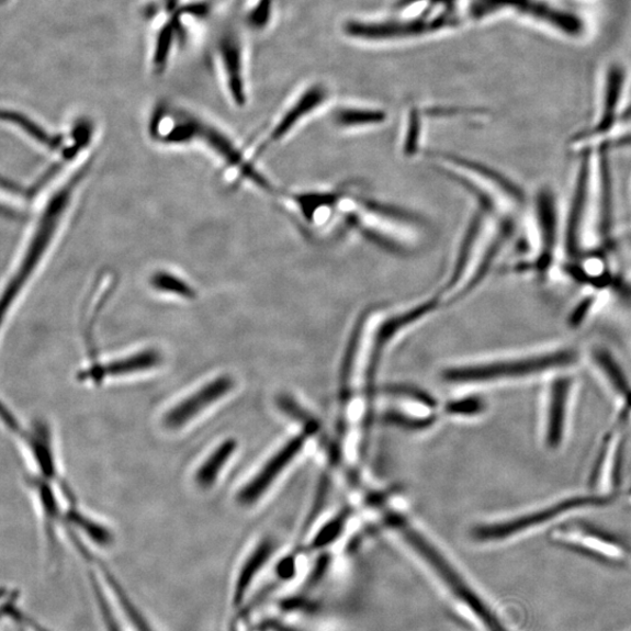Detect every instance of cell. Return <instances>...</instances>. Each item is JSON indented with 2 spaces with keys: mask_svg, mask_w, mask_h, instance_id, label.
I'll use <instances>...</instances> for the list:
<instances>
[{
  "mask_svg": "<svg viewBox=\"0 0 631 631\" xmlns=\"http://www.w3.org/2000/svg\"><path fill=\"white\" fill-rule=\"evenodd\" d=\"M238 441L228 438L213 446L209 453L196 464L192 473V482L198 491L209 493L219 483L225 469L234 454L237 453Z\"/></svg>",
  "mask_w": 631,
  "mask_h": 631,
  "instance_id": "484cf974",
  "label": "cell"
},
{
  "mask_svg": "<svg viewBox=\"0 0 631 631\" xmlns=\"http://www.w3.org/2000/svg\"><path fill=\"white\" fill-rule=\"evenodd\" d=\"M3 420L12 435L20 439L26 448L32 462L37 469V475L61 486L68 492L61 481L56 442L53 430L47 421L34 420L24 425L14 416V413L3 404Z\"/></svg>",
  "mask_w": 631,
  "mask_h": 631,
  "instance_id": "d6986e66",
  "label": "cell"
},
{
  "mask_svg": "<svg viewBox=\"0 0 631 631\" xmlns=\"http://www.w3.org/2000/svg\"><path fill=\"white\" fill-rule=\"evenodd\" d=\"M278 404L284 413L290 414L291 417L303 422L306 428H308L311 435L317 430V422L312 419L308 413L303 410L292 398H290V396H280Z\"/></svg>",
  "mask_w": 631,
  "mask_h": 631,
  "instance_id": "ab89813d",
  "label": "cell"
},
{
  "mask_svg": "<svg viewBox=\"0 0 631 631\" xmlns=\"http://www.w3.org/2000/svg\"><path fill=\"white\" fill-rule=\"evenodd\" d=\"M3 121L33 142L38 143L40 146L52 151L65 150L67 153L61 135L49 132L46 126L27 114L9 108V110L3 111Z\"/></svg>",
  "mask_w": 631,
  "mask_h": 631,
  "instance_id": "4dcf8cb0",
  "label": "cell"
},
{
  "mask_svg": "<svg viewBox=\"0 0 631 631\" xmlns=\"http://www.w3.org/2000/svg\"><path fill=\"white\" fill-rule=\"evenodd\" d=\"M589 365L616 406V417L631 422V374L608 347L597 345L587 352Z\"/></svg>",
  "mask_w": 631,
  "mask_h": 631,
  "instance_id": "44dd1931",
  "label": "cell"
},
{
  "mask_svg": "<svg viewBox=\"0 0 631 631\" xmlns=\"http://www.w3.org/2000/svg\"><path fill=\"white\" fill-rule=\"evenodd\" d=\"M330 99V90L323 83H312L302 89L282 108L280 114L249 151L250 156L258 160L267 151L292 137L318 114Z\"/></svg>",
  "mask_w": 631,
  "mask_h": 631,
  "instance_id": "5bb4252c",
  "label": "cell"
},
{
  "mask_svg": "<svg viewBox=\"0 0 631 631\" xmlns=\"http://www.w3.org/2000/svg\"><path fill=\"white\" fill-rule=\"evenodd\" d=\"M69 542L74 544L86 565L97 571L129 631H158L146 615V611L142 609L129 590L120 582L112 568L102 561V557L82 542L79 537H71Z\"/></svg>",
  "mask_w": 631,
  "mask_h": 631,
  "instance_id": "ffe728a7",
  "label": "cell"
},
{
  "mask_svg": "<svg viewBox=\"0 0 631 631\" xmlns=\"http://www.w3.org/2000/svg\"><path fill=\"white\" fill-rule=\"evenodd\" d=\"M518 239L521 259L514 266V273L544 278L563 262L564 219L551 188L542 187L531 198L530 213Z\"/></svg>",
  "mask_w": 631,
  "mask_h": 631,
  "instance_id": "30bf717a",
  "label": "cell"
},
{
  "mask_svg": "<svg viewBox=\"0 0 631 631\" xmlns=\"http://www.w3.org/2000/svg\"><path fill=\"white\" fill-rule=\"evenodd\" d=\"M565 228L568 260L609 252L612 230V185L608 151L591 150L579 155Z\"/></svg>",
  "mask_w": 631,
  "mask_h": 631,
  "instance_id": "6da1fadb",
  "label": "cell"
},
{
  "mask_svg": "<svg viewBox=\"0 0 631 631\" xmlns=\"http://www.w3.org/2000/svg\"><path fill=\"white\" fill-rule=\"evenodd\" d=\"M388 526L398 531L406 543L422 559L458 616L474 631L491 629L499 618L498 607L467 578L435 545L414 530L408 521L395 514L387 517Z\"/></svg>",
  "mask_w": 631,
  "mask_h": 631,
  "instance_id": "52a82bcc",
  "label": "cell"
},
{
  "mask_svg": "<svg viewBox=\"0 0 631 631\" xmlns=\"http://www.w3.org/2000/svg\"><path fill=\"white\" fill-rule=\"evenodd\" d=\"M619 498L590 489L568 493L517 509L511 514L476 526L471 536L474 542L483 545H505L519 543L544 530H552L573 516L610 507Z\"/></svg>",
  "mask_w": 631,
  "mask_h": 631,
  "instance_id": "8992f818",
  "label": "cell"
},
{
  "mask_svg": "<svg viewBox=\"0 0 631 631\" xmlns=\"http://www.w3.org/2000/svg\"><path fill=\"white\" fill-rule=\"evenodd\" d=\"M247 54L236 22L222 25L213 44V59L227 99L243 110L248 103Z\"/></svg>",
  "mask_w": 631,
  "mask_h": 631,
  "instance_id": "9a60e30c",
  "label": "cell"
},
{
  "mask_svg": "<svg viewBox=\"0 0 631 631\" xmlns=\"http://www.w3.org/2000/svg\"><path fill=\"white\" fill-rule=\"evenodd\" d=\"M236 386V379L228 373L210 376L165 409L160 416L161 428L169 432L183 431L225 401Z\"/></svg>",
  "mask_w": 631,
  "mask_h": 631,
  "instance_id": "2e32d148",
  "label": "cell"
},
{
  "mask_svg": "<svg viewBox=\"0 0 631 631\" xmlns=\"http://www.w3.org/2000/svg\"><path fill=\"white\" fill-rule=\"evenodd\" d=\"M2 3H3L4 7L10 5L11 0H2Z\"/></svg>",
  "mask_w": 631,
  "mask_h": 631,
  "instance_id": "ee69618b",
  "label": "cell"
},
{
  "mask_svg": "<svg viewBox=\"0 0 631 631\" xmlns=\"http://www.w3.org/2000/svg\"><path fill=\"white\" fill-rule=\"evenodd\" d=\"M388 120L382 108L365 104H346L337 108L333 122L342 132H363L378 128Z\"/></svg>",
  "mask_w": 631,
  "mask_h": 631,
  "instance_id": "83f0119b",
  "label": "cell"
},
{
  "mask_svg": "<svg viewBox=\"0 0 631 631\" xmlns=\"http://www.w3.org/2000/svg\"><path fill=\"white\" fill-rule=\"evenodd\" d=\"M538 398L537 432L548 453L566 447L579 399L581 382L576 370L557 372L544 379Z\"/></svg>",
  "mask_w": 631,
  "mask_h": 631,
  "instance_id": "8fae6325",
  "label": "cell"
},
{
  "mask_svg": "<svg viewBox=\"0 0 631 631\" xmlns=\"http://www.w3.org/2000/svg\"><path fill=\"white\" fill-rule=\"evenodd\" d=\"M583 350L568 340H552L504 352L483 362L447 369L443 378L457 384H529L557 372L576 370Z\"/></svg>",
  "mask_w": 631,
  "mask_h": 631,
  "instance_id": "277c9868",
  "label": "cell"
},
{
  "mask_svg": "<svg viewBox=\"0 0 631 631\" xmlns=\"http://www.w3.org/2000/svg\"><path fill=\"white\" fill-rule=\"evenodd\" d=\"M477 206V205H476ZM517 229L477 206L469 218L452 264L437 293L443 306L475 294L488 279Z\"/></svg>",
  "mask_w": 631,
  "mask_h": 631,
  "instance_id": "3957f363",
  "label": "cell"
},
{
  "mask_svg": "<svg viewBox=\"0 0 631 631\" xmlns=\"http://www.w3.org/2000/svg\"><path fill=\"white\" fill-rule=\"evenodd\" d=\"M350 188L346 183L330 188L281 191L278 200L304 233L315 237L326 236L337 228L341 204Z\"/></svg>",
  "mask_w": 631,
  "mask_h": 631,
  "instance_id": "4fadbf2b",
  "label": "cell"
},
{
  "mask_svg": "<svg viewBox=\"0 0 631 631\" xmlns=\"http://www.w3.org/2000/svg\"><path fill=\"white\" fill-rule=\"evenodd\" d=\"M275 574L280 582H290L296 574V561L294 556L288 555L282 559L275 568Z\"/></svg>",
  "mask_w": 631,
  "mask_h": 631,
  "instance_id": "b9f144b4",
  "label": "cell"
},
{
  "mask_svg": "<svg viewBox=\"0 0 631 631\" xmlns=\"http://www.w3.org/2000/svg\"><path fill=\"white\" fill-rule=\"evenodd\" d=\"M486 407L488 406H486L482 396L471 395L465 396V398L462 399L450 402L446 406V410L447 413L452 414V416L473 418L482 416V414L485 413Z\"/></svg>",
  "mask_w": 631,
  "mask_h": 631,
  "instance_id": "8d00e7d4",
  "label": "cell"
},
{
  "mask_svg": "<svg viewBox=\"0 0 631 631\" xmlns=\"http://www.w3.org/2000/svg\"><path fill=\"white\" fill-rule=\"evenodd\" d=\"M87 568L88 583L90 591H92L102 631H129L110 591L106 590L97 571L90 566H87Z\"/></svg>",
  "mask_w": 631,
  "mask_h": 631,
  "instance_id": "f546056e",
  "label": "cell"
},
{
  "mask_svg": "<svg viewBox=\"0 0 631 631\" xmlns=\"http://www.w3.org/2000/svg\"><path fill=\"white\" fill-rule=\"evenodd\" d=\"M26 483L40 505L47 549L56 556L59 553V531L64 530L66 512L59 500V485L37 474L27 476ZM59 488L61 489V486Z\"/></svg>",
  "mask_w": 631,
  "mask_h": 631,
  "instance_id": "7402d4cb",
  "label": "cell"
},
{
  "mask_svg": "<svg viewBox=\"0 0 631 631\" xmlns=\"http://www.w3.org/2000/svg\"><path fill=\"white\" fill-rule=\"evenodd\" d=\"M385 421L394 426H398L405 429L420 430L430 427L436 422V418H413L405 416V414L398 412H388L385 414Z\"/></svg>",
  "mask_w": 631,
  "mask_h": 631,
  "instance_id": "f35d334b",
  "label": "cell"
},
{
  "mask_svg": "<svg viewBox=\"0 0 631 631\" xmlns=\"http://www.w3.org/2000/svg\"><path fill=\"white\" fill-rule=\"evenodd\" d=\"M431 168L460 185L476 205L517 229L525 225L531 198L514 179L483 161L444 151H428Z\"/></svg>",
  "mask_w": 631,
  "mask_h": 631,
  "instance_id": "5b68a950",
  "label": "cell"
},
{
  "mask_svg": "<svg viewBox=\"0 0 631 631\" xmlns=\"http://www.w3.org/2000/svg\"><path fill=\"white\" fill-rule=\"evenodd\" d=\"M305 436H300L288 442L279 453L270 459L237 494V502L241 507L249 508L258 503L270 488L278 476L284 471L294 458L301 452L305 443Z\"/></svg>",
  "mask_w": 631,
  "mask_h": 631,
  "instance_id": "d4e9b609",
  "label": "cell"
},
{
  "mask_svg": "<svg viewBox=\"0 0 631 631\" xmlns=\"http://www.w3.org/2000/svg\"><path fill=\"white\" fill-rule=\"evenodd\" d=\"M165 360L159 349L150 347L105 360L94 357L77 372L76 381L83 385L101 386L108 382L155 372L164 367Z\"/></svg>",
  "mask_w": 631,
  "mask_h": 631,
  "instance_id": "e0dca14e",
  "label": "cell"
},
{
  "mask_svg": "<svg viewBox=\"0 0 631 631\" xmlns=\"http://www.w3.org/2000/svg\"><path fill=\"white\" fill-rule=\"evenodd\" d=\"M2 617L14 631H54L27 612L21 602L20 590L4 588L2 595Z\"/></svg>",
  "mask_w": 631,
  "mask_h": 631,
  "instance_id": "1f68e13d",
  "label": "cell"
},
{
  "mask_svg": "<svg viewBox=\"0 0 631 631\" xmlns=\"http://www.w3.org/2000/svg\"><path fill=\"white\" fill-rule=\"evenodd\" d=\"M349 516V511L341 512L330 520L326 527H323L313 540L312 549L318 550L333 544L345 530Z\"/></svg>",
  "mask_w": 631,
  "mask_h": 631,
  "instance_id": "74e56055",
  "label": "cell"
},
{
  "mask_svg": "<svg viewBox=\"0 0 631 631\" xmlns=\"http://www.w3.org/2000/svg\"><path fill=\"white\" fill-rule=\"evenodd\" d=\"M149 132L154 139L166 146L200 144L228 170L236 172L241 183L273 198L281 193L248 150H244L222 126L189 108L169 101L158 103L149 120Z\"/></svg>",
  "mask_w": 631,
  "mask_h": 631,
  "instance_id": "7a4b0ae2",
  "label": "cell"
},
{
  "mask_svg": "<svg viewBox=\"0 0 631 631\" xmlns=\"http://www.w3.org/2000/svg\"><path fill=\"white\" fill-rule=\"evenodd\" d=\"M351 187L342 202L338 226L392 255H409L417 249L425 223L418 214L373 200Z\"/></svg>",
  "mask_w": 631,
  "mask_h": 631,
  "instance_id": "ba28073f",
  "label": "cell"
},
{
  "mask_svg": "<svg viewBox=\"0 0 631 631\" xmlns=\"http://www.w3.org/2000/svg\"><path fill=\"white\" fill-rule=\"evenodd\" d=\"M151 284L156 291L164 294L182 298H193L195 296V291L184 279L170 272L156 273L151 279Z\"/></svg>",
  "mask_w": 631,
  "mask_h": 631,
  "instance_id": "e575fe53",
  "label": "cell"
},
{
  "mask_svg": "<svg viewBox=\"0 0 631 631\" xmlns=\"http://www.w3.org/2000/svg\"><path fill=\"white\" fill-rule=\"evenodd\" d=\"M556 548L615 567L631 568V545L620 536L583 520H566L549 531Z\"/></svg>",
  "mask_w": 631,
  "mask_h": 631,
  "instance_id": "7c38bea8",
  "label": "cell"
},
{
  "mask_svg": "<svg viewBox=\"0 0 631 631\" xmlns=\"http://www.w3.org/2000/svg\"><path fill=\"white\" fill-rule=\"evenodd\" d=\"M274 550V543L270 539L261 542L250 551L239 566L229 590V609L233 612L230 624L236 622L249 604L250 593L257 582L258 575L266 566Z\"/></svg>",
  "mask_w": 631,
  "mask_h": 631,
  "instance_id": "603a6c76",
  "label": "cell"
},
{
  "mask_svg": "<svg viewBox=\"0 0 631 631\" xmlns=\"http://www.w3.org/2000/svg\"><path fill=\"white\" fill-rule=\"evenodd\" d=\"M75 532L90 549L106 550L115 544V536L110 527L82 511L71 502L65 512L64 530Z\"/></svg>",
  "mask_w": 631,
  "mask_h": 631,
  "instance_id": "4316f807",
  "label": "cell"
},
{
  "mask_svg": "<svg viewBox=\"0 0 631 631\" xmlns=\"http://www.w3.org/2000/svg\"><path fill=\"white\" fill-rule=\"evenodd\" d=\"M610 298V290L591 291L574 306L567 318L570 329L579 330L597 317Z\"/></svg>",
  "mask_w": 631,
  "mask_h": 631,
  "instance_id": "d6a6232c",
  "label": "cell"
},
{
  "mask_svg": "<svg viewBox=\"0 0 631 631\" xmlns=\"http://www.w3.org/2000/svg\"><path fill=\"white\" fill-rule=\"evenodd\" d=\"M626 497H627L628 504H629L630 507H631V485H630V488H629L628 492H627V496H626Z\"/></svg>",
  "mask_w": 631,
  "mask_h": 631,
  "instance_id": "7bdbcfd3",
  "label": "cell"
},
{
  "mask_svg": "<svg viewBox=\"0 0 631 631\" xmlns=\"http://www.w3.org/2000/svg\"><path fill=\"white\" fill-rule=\"evenodd\" d=\"M274 0H247L244 20L247 27L262 31L272 21Z\"/></svg>",
  "mask_w": 631,
  "mask_h": 631,
  "instance_id": "d590c367",
  "label": "cell"
},
{
  "mask_svg": "<svg viewBox=\"0 0 631 631\" xmlns=\"http://www.w3.org/2000/svg\"><path fill=\"white\" fill-rule=\"evenodd\" d=\"M517 13L532 18V20L567 35H579L584 31V24L579 16L554 8L542 2V0H527Z\"/></svg>",
  "mask_w": 631,
  "mask_h": 631,
  "instance_id": "f1b7e54d",
  "label": "cell"
},
{
  "mask_svg": "<svg viewBox=\"0 0 631 631\" xmlns=\"http://www.w3.org/2000/svg\"><path fill=\"white\" fill-rule=\"evenodd\" d=\"M630 422L616 417L606 430L588 476V489L605 495H620L626 429Z\"/></svg>",
  "mask_w": 631,
  "mask_h": 631,
  "instance_id": "ac0fdd59",
  "label": "cell"
},
{
  "mask_svg": "<svg viewBox=\"0 0 631 631\" xmlns=\"http://www.w3.org/2000/svg\"><path fill=\"white\" fill-rule=\"evenodd\" d=\"M627 74L623 66L612 64L606 71L597 119L585 134L607 132L626 114Z\"/></svg>",
  "mask_w": 631,
  "mask_h": 631,
  "instance_id": "cb8c5ba5",
  "label": "cell"
},
{
  "mask_svg": "<svg viewBox=\"0 0 631 631\" xmlns=\"http://www.w3.org/2000/svg\"><path fill=\"white\" fill-rule=\"evenodd\" d=\"M422 116L418 108H409L402 137V150L405 156L413 157L422 151Z\"/></svg>",
  "mask_w": 631,
  "mask_h": 631,
  "instance_id": "836d02e7",
  "label": "cell"
},
{
  "mask_svg": "<svg viewBox=\"0 0 631 631\" xmlns=\"http://www.w3.org/2000/svg\"><path fill=\"white\" fill-rule=\"evenodd\" d=\"M386 393L395 396H404V398H409L424 404L428 407H436L437 402L432 396L417 387H412L407 385H392L386 387Z\"/></svg>",
  "mask_w": 631,
  "mask_h": 631,
  "instance_id": "60d3db41",
  "label": "cell"
},
{
  "mask_svg": "<svg viewBox=\"0 0 631 631\" xmlns=\"http://www.w3.org/2000/svg\"><path fill=\"white\" fill-rule=\"evenodd\" d=\"M87 171V168H82L71 176L56 192H53L37 221H35L30 237L22 249V255L18 258L3 291V322L25 292L34 275L37 274L54 240L57 239L71 202H74V195L77 193Z\"/></svg>",
  "mask_w": 631,
  "mask_h": 631,
  "instance_id": "9c48e42d",
  "label": "cell"
}]
</instances>
